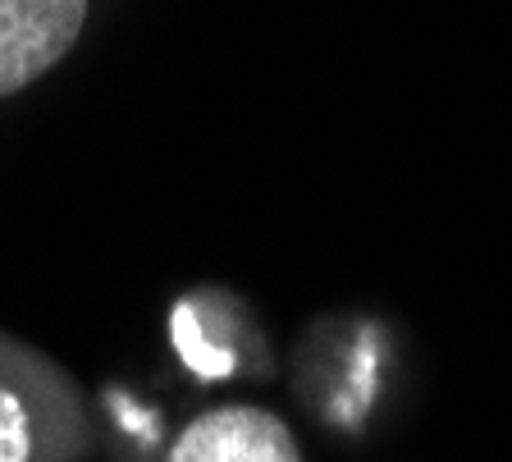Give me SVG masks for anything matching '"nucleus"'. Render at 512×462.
Segmentation results:
<instances>
[{
	"mask_svg": "<svg viewBox=\"0 0 512 462\" xmlns=\"http://www.w3.org/2000/svg\"><path fill=\"white\" fill-rule=\"evenodd\" d=\"M92 417L78 380L28 339L0 330V462H78Z\"/></svg>",
	"mask_w": 512,
	"mask_h": 462,
	"instance_id": "nucleus-1",
	"label": "nucleus"
},
{
	"mask_svg": "<svg viewBox=\"0 0 512 462\" xmlns=\"http://www.w3.org/2000/svg\"><path fill=\"white\" fill-rule=\"evenodd\" d=\"M92 0H0V101L23 97L69 60Z\"/></svg>",
	"mask_w": 512,
	"mask_h": 462,
	"instance_id": "nucleus-2",
	"label": "nucleus"
},
{
	"mask_svg": "<svg viewBox=\"0 0 512 462\" xmlns=\"http://www.w3.org/2000/svg\"><path fill=\"white\" fill-rule=\"evenodd\" d=\"M170 462H302V449L279 412L229 403L192 417L174 440Z\"/></svg>",
	"mask_w": 512,
	"mask_h": 462,
	"instance_id": "nucleus-3",
	"label": "nucleus"
}]
</instances>
